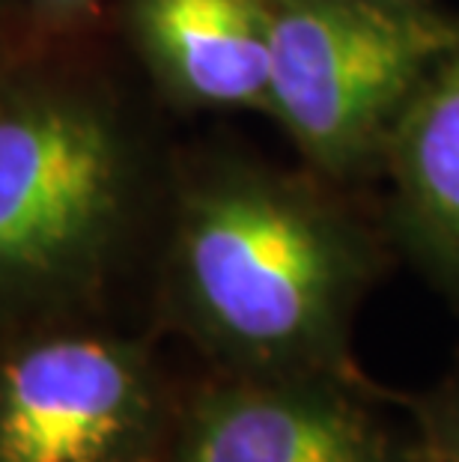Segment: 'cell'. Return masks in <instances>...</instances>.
Returning a JSON list of instances; mask_svg holds the SVG:
<instances>
[{"label": "cell", "instance_id": "7a4b0ae2", "mask_svg": "<svg viewBox=\"0 0 459 462\" xmlns=\"http://www.w3.org/2000/svg\"><path fill=\"white\" fill-rule=\"evenodd\" d=\"M114 137L69 102L0 111V334L96 287L116 221Z\"/></svg>", "mask_w": 459, "mask_h": 462}, {"label": "cell", "instance_id": "277c9868", "mask_svg": "<svg viewBox=\"0 0 459 462\" xmlns=\"http://www.w3.org/2000/svg\"><path fill=\"white\" fill-rule=\"evenodd\" d=\"M173 427L138 343L42 328L0 349V462H168Z\"/></svg>", "mask_w": 459, "mask_h": 462}, {"label": "cell", "instance_id": "5b68a950", "mask_svg": "<svg viewBox=\"0 0 459 462\" xmlns=\"http://www.w3.org/2000/svg\"><path fill=\"white\" fill-rule=\"evenodd\" d=\"M168 462H394L367 411L308 376L212 388L173 427Z\"/></svg>", "mask_w": 459, "mask_h": 462}, {"label": "cell", "instance_id": "8992f818", "mask_svg": "<svg viewBox=\"0 0 459 462\" xmlns=\"http://www.w3.org/2000/svg\"><path fill=\"white\" fill-rule=\"evenodd\" d=\"M141 22L185 93L218 105L269 102V13L253 0H143Z\"/></svg>", "mask_w": 459, "mask_h": 462}, {"label": "cell", "instance_id": "52a82bcc", "mask_svg": "<svg viewBox=\"0 0 459 462\" xmlns=\"http://www.w3.org/2000/svg\"><path fill=\"white\" fill-rule=\"evenodd\" d=\"M397 171L429 248L459 272V42L399 114Z\"/></svg>", "mask_w": 459, "mask_h": 462}, {"label": "cell", "instance_id": "9c48e42d", "mask_svg": "<svg viewBox=\"0 0 459 462\" xmlns=\"http://www.w3.org/2000/svg\"><path fill=\"white\" fill-rule=\"evenodd\" d=\"M48 6H60V9H75V6H84L90 0H45Z\"/></svg>", "mask_w": 459, "mask_h": 462}, {"label": "cell", "instance_id": "ba28073f", "mask_svg": "<svg viewBox=\"0 0 459 462\" xmlns=\"http://www.w3.org/2000/svg\"><path fill=\"white\" fill-rule=\"evenodd\" d=\"M433 454L442 462H459V409H454L451 415L445 418V424L438 427Z\"/></svg>", "mask_w": 459, "mask_h": 462}, {"label": "cell", "instance_id": "30bf717a", "mask_svg": "<svg viewBox=\"0 0 459 462\" xmlns=\"http://www.w3.org/2000/svg\"><path fill=\"white\" fill-rule=\"evenodd\" d=\"M424 462H442V459H438V457H436V454H433V457H427V459H424Z\"/></svg>", "mask_w": 459, "mask_h": 462}, {"label": "cell", "instance_id": "6da1fadb", "mask_svg": "<svg viewBox=\"0 0 459 462\" xmlns=\"http://www.w3.org/2000/svg\"><path fill=\"white\" fill-rule=\"evenodd\" d=\"M177 272L185 310L212 346L253 376H305L337 337L358 257L310 206L230 189L194 203Z\"/></svg>", "mask_w": 459, "mask_h": 462}, {"label": "cell", "instance_id": "3957f363", "mask_svg": "<svg viewBox=\"0 0 459 462\" xmlns=\"http://www.w3.org/2000/svg\"><path fill=\"white\" fill-rule=\"evenodd\" d=\"M451 27L367 0H308L269 15V102L331 167L361 159L436 63Z\"/></svg>", "mask_w": 459, "mask_h": 462}]
</instances>
